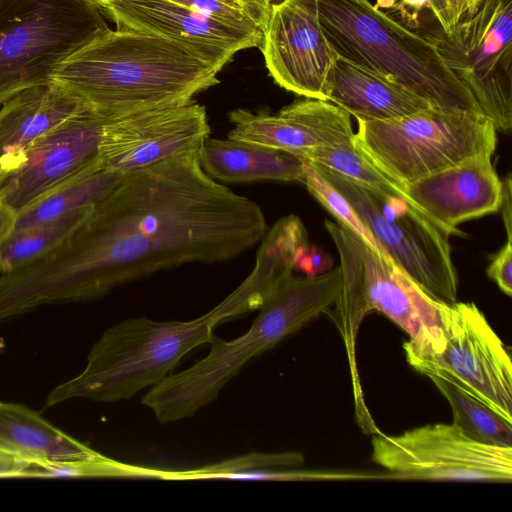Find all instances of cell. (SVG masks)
<instances>
[{"instance_id":"cell-19","label":"cell","mask_w":512,"mask_h":512,"mask_svg":"<svg viewBox=\"0 0 512 512\" xmlns=\"http://www.w3.org/2000/svg\"><path fill=\"white\" fill-rule=\"evenodd\" d=\"M324 95L357 121L396 119L432 106L392 77L339 55L328 71Z\"/></svg>"},{"instance_id":"cell-9","label":"cell","mask_w":512,"mask_h":512,"mask_svg":"<svg viewBox=\"0 0 512 512\" xmlns=\"http://www.w3.org/2000/svg\"><path fill=\"white\" fill-rule=\"evenodd\" d=\"M312 164L349 201L390 260L434 297L456 301L459 280L451 256L452 234L447 229L411 200Z\"/></svg>"},{"instance_id":"cell-1","label":"cell","mask_w":512,"mask_h":512,"mask_svg":"<svg viewBox=\"0 0 512 512\" xmlns=\"http://www.w3.org/2000/svg\"><path fill=\"white\" fill-rule=\"evenodd\" d=\"M200 150L125 174L53 253L76 301L187 263L230 260L261 242V207L211 178Z\"/></svg>"},{"instance_id":"cell-26","label":"cell","mask_w":512,"mask_h":512,"mask_svg":"<svg viewBox=\"0 0 512 512\" xmlns=\"http://www.w3.org/2000/svg\"><path fill=\"white\" fill-rule=\"evenodd\" d=\"M303 183L309 193L336 218L337 222L351 229L362 237L371 247L386 256L377 240L362 222L349 201L323 177L311 162L306 160H304Z\"/></svg>"},{"instance_id":"cell-8","label":"cell","mask_w":512,"mask_h":512,"mask_svg":"<svg viewBox=\"0 0 512 512\" xmlns=\"http://www.w3.org/2000/svg\"><path fill=\"white\" fill-rule=\"evenodd\" d=\"M107 25L86 0H0V104L51 82L58 67Z\"/></svg>"},{"instance_id":"cell-36","label":"cell","mask_w":512,"mask_h":512,"mask_svg":"<svg viewBox=\"0 0 512 512\" xmlns=\"http://www.w3.org/2000/svg\"><path fill=\"white\" fill-rule=\"evenodd\" d=\"M244 1H250V2H257L264 5H271L272 0H244Z\"/></svg>"},{"instance_id":"cell-29","label":"cell","mask_w":512,"mask_h":512,"mask_svg":"<svg viewBox=\"0 0 512 512\" xmlns=\"http://www.w3.org/2000/svg\"><path fill=\"white\" fill-rule=\"evenodd\" d=\"M333 259L322 248L306 242L297 251L293 270L301 271L307 277H317L329 270Z\"/></svg>"},{"instance_id":"cell-14","label":"cell","mask_w":512,"mask_h":512,"mask_svg":"<svg viewBox=\"0 0 512 512\" xmlns=\"http://www.w3.org/2000/svg\"><path fill=\"white\" fill-rule=\"evenodd\" d=\"M209 135L206 109L193 99L109 117L102 129L99 166L127 174L186 151L200 150Z\"/></svg>"},{"instance_id":"cell-12","label":"cell","mask_w":512,"mask_h":512,"mask_svg":"<svg viewBox=\"0 0 512 512\" xmlns=\"http://www.w3.org/2000/svg\"><path fill=\"white\" fill-rule=\"evenodd\" d=\"M371 459L394 480L511 482L512 447L484 444L455 424H428L398 435L378 432Z\"/></svg>"},{"instance_id":"cell-6","label":"cell","mask_w":512,"mask_h":512,"mask_svg":"<svg viewBox=\"0 0 512 512\" xmlns=\"http://www.w3.org/2000/svg\"><path fill=\"white\" fill-rule=\"evenodd\" d=\"M353 145L403 187L496 150L497 131L482 113L429 107L390 120L357 121Z\"/></svg>"},{"instance_id":"cell-16","label":"cell","mask_w":512,"mask_h":512,"mask_svg":"<svg viewBox=\"0 0 512 512\" xmlns=\"http://www.w3.org/2000/svg\"><path fill=\"white\" fill-rule=\"evenodd\" d=\"M100 10L117 28L151 33L176 42L220 71L233 55L258 47L262 30L219 22L170 0H109Z\"/></svg>"},{"instance_id":"cell-15","label":"cell","mask_w":512,"mask_h":512,"mask_svg":"<svg viewBox=\"0 0 512 512\" xmlns=\"http://www.w3.org/2000/svg\"><path fill=\"white\" fill-rule=\"evenodd\" d=\"M261 47L266 67L279 86L325 100L326 77L337 54L321 26L318 0L271 3Z\"/></svg>"},{"instance_id":"cell-20","label":"cell","mask_w":512,"mask_h":512,"mask_svg":"<svg viewBox=\"0 0 512 512\" xmlns=\"http://www.w3.org/2000/svg\"><path fill=\"white\" fill-rule=\"evenodd\" d=\"M0 109V170L38 138L88 108L53 82L21 90Z\"/></svg>"},{"instance_id":"cell-35","label":"cell","mask_w":512,"mask_h":512,"mask_svg":"<svg viewBox=\"0 0 512 512\" xmlns=\"http://www.w3.org/2000/svg\"><path fill=\"white\" fill-rule=\"evenodd\" d=\"M86 1H87V2H89V3H91V4H93V5H95V6H97V7L100 9V7H101L104 3L108 2L109 0H86Z\"/></svg>"},{"instance_id":"cell-17","label":"cell","mask_w":512,"mask_h":512,"mask_svg":"<svg viewBox=\"0 0 512 512\" xmlns=\"http://www.w3.org/2000/svg\"><path fill=\"white\" fill-rule=\"evenodd\" d=\"M233 128L227 137L291 153L353 141L350 114L322 99L304 98L275 114L235 109L228 114Z\"/></svg>"},{"instance_id":"cell-28","label":"cell","mask_w":512,"mask_h":512,"mask_svg":"<svg viewBox=\"0 0 512 512\" xmlns=\"http://www.w3.org/2000/svg\"><path fill=\"white\" fill-rule=\"evenodd\" d=\"M229 25L263 30L270 5L244 0H170Z\"/></svg>"},{"instance_id":"cell-13","label":"cell","mask_w":512,"mask_h":512,"mask_svg":"<svg viewBox=\"0 0 512 512\" xmlns=\"http://www.w3.org/2000/svg\"><path fill=\"white\" fill-rule=\"evenodd\" d=\"M108 118L87 109L38 138L13 164L0 170V201L18 215L98 166L102 129Z\"/></svg>"},{"instance_id":"cell-2","label":"cell","mask_w":512,"mask_h":512,"mask_svg":"<svg viewBox=\"0 0 512 512\" xmlns=\"http://www.w3.org/2000/svg\"><path fill=\"white\" fill-rule=\"evenodd\" d=\"M218 72L176 42L107 27L69 56L51 82L113 117L188 102L217 84Z\"/></svg>"},{"instance_id":"cell-7","label":"cell","mask_w":512,"mask_h":512,"mask_svg":"<svg viewBox=\"0 0 512 512\" xmlns=\"http://www.w3.org/2000/svg\"><path fill=\"white\" fill-rule=\"evenodd\" d=\"M324 225L340 259L342 290L335 304L342 323L376 310L408 334L405 353H440L445 346L441 300L342 223L326 220Z\"/></svg>"},{"instance_id":"cell-33","label":"cell","mask_w":512,"mask_h":512,"mask_svg":"<svg viewBox=\"0 0 512 512\" xmlns=\"http://www.w3.org/2000/svg\"><path fill=\"white\" fill-rule=\"evenodd\" d=\"M17 213L0 201V248L16 228Z\"/></svg>"},{"instance_id":"cell-10","label":"cell","mask_w":512,"mask_h":512,"mask_svg":"<svg viewBox=\"0 0 512 512\" xmlns=\"http://www.w3.org/2000/svg\"><path fill=\"white\" fill-rule=\"evenodd\" d=\"M496 131L512 126V0H470L454 28L423 34Z\"/></svg>"},{"instance_id":"cell-22","label":"cell","mask_w":512,"mask_h":512,"mask_svg":"<svg viewBox=\"0 0 512 512\" xmlns=\"http://www.w3.org/2000/svg\"><path fill=\"white\" fill-rule=\"evenodd\" d=\"M203 170L218 182H302L304 160L291 153L231 138L208 137L199 152Z\"/></svg>"},{"instance_id":"cell-30","label":"cell","mask_w":512,"mask_h":512,"mask_svg":"<svg viewBox=\"0 0 512 512\" xmlns=\"http://www.w3.org/2000/svg\"><path fill=\"white\" fill-rule=\"evenodd\" d=\"M512 239H507L505 244L492 256L487 267V276L492 279L499 289L507 296L512 295Z\"/></svg>"},{"instance_id":"cell-24","label":"cell","mask_w":512,"mask_h":512,"mask_svg":"<svg viewBox=\"0 0 512 512\" xmlns=\"http://www.w3.org/2000/svg\"><path fill=\"white\" fill-rule=\"evenodd\" d=\"M94 207L81 209L54 220L15 228L0 248V272H8L51 252L87 221Z\"/></svg>"},{"instance_id":"cell-3","label":"cell","mask_w":512,"mask_h":512,"mask_svg":"<svg viewBox=\"0 0 512 512\" xmlns=\"http://www.w3.org/2000/svg\"><path fill=\"white\" fill-rule=\"evenodd\" d=\"M270 294V286L251 273L220 304L196 319L123 320L102 334L90 350L83 371L54 388L46 405L51 407L75 398L100 402L129 400L170 375L190 351L210 343L219 324L258 310Z\"/></svg>"},{"instance_id":"cell-11","label":"cell","mask_w":512,"mask_h":512,"mask_svg":"<svg viewBox=\"0 0 512 512\" xmlns=\"http://www.w3.org/2000/svg\"><path fill=\"white\" fill-rule=\"evenodd\" d=\"M445 346L427 356L405 353L425 376L450 381L512 423V365L509 351L473 302H440Z\"/></svg>"},{"instance_id":"cell-23","label":"cell","mask_w":512,"mask_h":512,"mask_svg":"<svg viewBox=\"0 0 512 512\" xmlns=\"http://www.w3.org/2000/svg\"><path fill=\"white\" fill-rule=\"evenodd\" d=\"M125 174L93 169L54 189L17 215L16 228L33 226L69 213L95 207L121 182Z\"/></svg>"},{"instance_id":"cell-31","label":"cell","mask_w":512,"mask_h":512,"mask_svg":"<svg viewBox=\"0 0 512 512\" xmlns=\"http://www.w3.org/2000/svg\"><path fill=\"white\" fill-rule=\"evenodd\" d=\"M470 0H431L429 9L437 19L440 29L448 33L456 25Z\"/></svg>"},{"instance_id":"cell-5","label":"cell","mask_w":512,"mask_h":512,"mask_svg":"<svg viewBox=\"0 0 512 512\" xmlns=\"http://www.w3.org/2000/svg\"><path fill=\"white\" fill-rule=\"evenodd\" d=\"M318 11L337 55L392 77L433 107L482 113L435 45L370 1L318 0Z\"/></svg>"},{"instance_id":"cell-21","label":"cell","mask_w":512,"mask_h":512,"mask_svg":"<svg viewBox=\"0 0 512 512\" xmlns=\"http://www.w3.org/2000/svg\"><path fill=\"white\" fill-rule=\"evenodd\" d=\"M102 456L28 407L0 401L1 469Z\"/></svg>"},{"instance_id":"cell-34","label":"cell","mask_w":512,"mask_h":512,"mask_svg":"<svg viewBox=\"0 0 512 512\" xmlns=\"http://www.w3.org/2000/svg\"><path fill=\"white\" fill-rule=\"evenodd\" d=\"M431 0H401L397 5L401 15L408 22H418V15L424 9H429Z\"/></svg>"},{"instance_id":"cell-25","label":"cell","mask_w":512,"mask_h":512,"mask_svg":"<svg viewBox=\"0 0 512 512\" xmlns=\"http://www.w3.org/2000/svg\"><path fill=\"white\" fill-rule=\"evenodd\" d=\"M446 398L453 412V424L475 441L512 447V423L482 401L438 376H428Z\"/></svg>"},{"instance_id":"cell-32","label":"cell","mask_w":512,"mask_h":512,"mask_svg":"<svg viewBox=\"0 0 512 512\" xmlns=\"http://www.w3.org/2000/svg\"><path fill=\"white\" fill-rule=\"evenodd\" d=\"M511 174L509 173L504 181H502V218L504 228L506 230L507 239H512V209H511V197H512V185H511Z\"/></svg>"},{"instance_id":"cell-37","label":"cell","mask_w":512,"mask_h":512,"mask_svg":"<svg viewBox=\"0 0 512 512\" xmlns=\"http://www.w3.org/2000/svg\"><path fill=\"white\" fill-rule=\"evenodd\" d=\"M3 345H4L3 340L0 339V347H2Z\"/></svg>"},{"instance_id":"cell-27","label":"cell","mask_w":512,"mask_h":512,"mask_svg":"<svg viewBox=\"0 0 512 512\" xmlns=\"http://www.w3.org/2000/svg\"><path fill=\"white\" fill-rule=\"evenodd\" d=\"M299 452L250 453L221 463L190 470H176L175 480L222 479L225 474L256 468H292L301 465Z\"/></svg>"},{"instance_id":"cell-4","label":"cell","mask_w":512,"mask_h":512,"mask_svg":"<svg viewBox=\"0 0 512 512\" xmlns=\"http://www.w3.org/2000/svg\"><path fill=\"white\" fill-rule=\"evenodd\" d=\"M341 290L339 266L317 277H296L292 273L258 309L259 313L243 335L231 341L215 336L204 358L151 387L141 403L163 424L192 417L216 400L225 385L250 360L328 312Z\"/></svg>"},{"instance_id":"cell-18","label":"cell","mask_w":512,"mask_h":512,"mask_svg":"<svg viewBox=\"0 0 512 512\" xmlns=\"http://www.w3.org/2000/svg\"><path fill=\"white\" fill-rule=\"evenodd\" d=\"M492 155L481 154L404 186L411 201L452 235L457 226L501 208L502 181Z\"/></svg>"}]
</instances>
